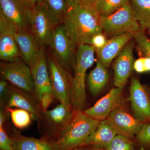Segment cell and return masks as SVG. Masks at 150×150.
I'll return each mask as SVG.
<instances>
[{"label": "cell", "instance_id": "39", "mask_svg": "<svg viewBox=\"0 0 150 150\" xmlns=\"http://www.w3.org/2000/svg\"><path fill=\"white\" fill-rule=\"evenodd\" d=\"M84 150H108L107 149H103L93 146H84Z\"/></svg>", "mask_w": 150, "mask_h": 150}, {"label": "cell", "instance_id": "30", "mask_svg": "<svg viewBox=\"0 0 150 150\" xmlns=\"http://www.w3.org/2000/svg\"><path fill=\"white\" fill-rule=\"evenodd\" d=\"M134 69L137 73L150 72V59L147 57H142L135 60Z\"/></svg>", "mask_w": 150, "mask_h": 150}, {"label": "cell", "instance_id": "15", "mask_svg": "<svg viewBox=\"0 0 150 150\" xmlns=\"http://www.w3.org/2000/svg\"><path fill=\"white\" fill-rule=\"evenodd\" d=\"M134 44L135 40H130L112 63L114 85L116 87H124L134 70L135 60L133 54Z\"/></svg>", "mask_w": 150, "mask_h": 150}, {"label": "cell", "instance_id": "8", "mask_svg": "<svg viewBox=\"0 0 150 150\" xmlns=\"http://www.w3.org/2000/svg\"><path fill=\"white\" fill-rule=\"evenodd\" d=\"M48 46H50L52 55L59 64L67 70L75 62V44L67 32L64 23L56 27Z\"/></svg>", "mask_w": 150, "mask_h": 150}, {"label": "cell", "instance_id": "3", "mask_svg": "<svg viewBox=\"0 0 150 150\" xmlns=\"http://www.w3.org/2000/svg\"><path fill=\"white\" fill-rule=\"evenodd\" d=\"M95 52L93 46L86 44L79 45L76 51L72 88V106L75 111L82 110L85 103L86 73L95 62Z\"/></svg>", "mask_w": 150, "mask_h": 150}, {"label": "cell", "instance_id": "24", "mask_svg": "<svg viewBox=\"0 0 150 150\" xmlns=\"http://www.w3.org/2000/svg\"><path fill=\"white\" fill-rule=\"evenodd\" d=\"M56 25L64 23L69 7L66 0H41Z\"/></svg>", "mask_w": 150, "mask_h": 150}, {"label": "cell", "instance_id": "13", "mask_svg": "<svg viewBox=\"0 0 150 150\" xmlns=\"http://www.w3.org/2000/svg\"><path fill=\"white\" fill-rule=\"evenodd\" d=\"M0 11L17 30H30L33 10L24 0H0Z\"/></svg>", "mask_w": 150, "mask_h": 150}, {"label": "cell", "instance_id": "21", "mask_svg": "<svg viewBox=\"0 0 150 150\" xmlns=\"http://www.w3.org/2000/svg\"><path fill=\"white\" fill-rule=\"evenodd\" d=\"M118 135L106 119L100 121L96 130L84 143L83 146H93L107 149L112 140Z\"/></svg>", "mask_w": 150, "mask_h": 150}, {"label": "cell", "instance_id": "37", "mask_svg": "<svg viewBox=\"0 0 150 150\" xmlns=\"http://www.w3.org/2000/svg\"><path fill=\"white\" fill-rule=\"evenodd\" d=\"M24 1L32 9L34 8L38 3L41 2V0H24Z\"/></svg>", "mask_w": 150, "mask_h": 150}, {"label": "cell", "instance_id": "32", "mask_svg": "<svg viewBox=\"0 0 150 150\" xmlns=\"http://www.w3.org/2000/svg\"><path fill=\"white\" fill-rule=\"evenodd\" d=\"M55 98L52 92H45L41 94L39 102L42 110H47Z\"/></svg>", "mask_w": 150, "mask_h": 150}, {"label": "cell", "instance_id": "27", "mask_svg": "<svg viewBox=\"0 0 150 150\" xmlns=\"http://www.w3.org/2000/svg\"><path fill=\"white\" fill-rule=\"evenodd\" d=\"M108 150H137L135 139L122 135L115 136L107 149Z\"/></svg>", "mask_w": 150, "mask_h": 150}, {"label": "cell", "instance_id": "36", "mask_svg": "<svg viewBox=\"0 0 150 150\" xmlns=\"http://www.w3.org/2000/svg\"><path fill=\"white\" fill-rule=\"evenodd\" d=\"M96 0H79L80 5L86 7H93Z\"/></svg>", "mask_w": 150, "mask_h": 150}, {"label": "cell", "instance_id": "35", "mask_svg": "<svg viewBox=\"0 0 150 150\" xmlns=\"http://www.w3.org/2000/svg\"><path fill=\"white\" fill-rule=\"evenodd\" d=\"M9 83L5 80H1L0 81V97L2 96L7 88Z\"/></svg>", "mask_w": 150, "mask_h": 150}, {"label": "cell", "instance_id": "22", "mask_svg": "<svg viewBox=\"0 0 150 150\" xmlns=\"http://www.w3.org/2000/svg\"><path fill=\"white\" fill-rule=\"evenodd\" d=\"M108 79L107 69L98 61L96 67L90 72L87 77L88 85L92 94H98L104 88Z\"/></svg>", "mask_w": 150, "mask_h": 150}, {"label": "cell", "instance_id": "38", "mask_svg": "<svg viewBox=\"0 0 150 150\" xmlns=\"http://www.w3.org/2000/svg\"><path fill=\"white\" fill-rule=\"evenodd\" d=\"M69 8H73L77 6L80 5L79 0H66Z\"/></svg>", "mask_w": 150, "mask_h": 150}, {"label": "cell", "instance_id": "41", "mask_svg": "<svg viewBox=\"0 0 150 150\" xmlns=\"http://www.w3.org/2000/svg\"><path fill=\"white\" fill-rule=\"evenodd\" d=\"M148 31H149V34H150V28L148 30Z\"/></svg>", "mask_w": 150, "mask_h": 150}, {"label": "cell", "instance_id": "14", "mask_svg": "<svg viewBox=\"0 0 150 150\" xmlns=\"http://www.w3.org/2000/svg\"><path fill=\"white\" fill-rule=\"evenodd\" d=\"M106 120L117 134L133 139L145 123L131 115L122 106L113 110Z\"/></svg>", "mask_w": 150, "mask_h": 150}, {"label": "cell", "instance_id": "28", "mask_svg": "<svg viewBox=\"0 0 150 150\" xmlns=\"http://www.w3.org/2000/svg\"><path fill=\"white\" fill-rule=\"evenodd\" d=\"M137 149L150 150V122L145 123L135 137Z\"/></svg>", "mask_w": 150, "mask_h": 150}, {"label": "cell", "instance_id": "26", "mask_svg": "<svg viewBox=\"0 0 150 150\" xmlns=\"http://www.w3.org/2000/svg\"><path fill=\"white\" fill-rule=\"evenodd\" d=\"M10 115L12 122L17 129H23L28 127L31 123L32 116L27 110L21 108H5Z\"/></svg>", "mask_w": 150, "mask_h": 150}, {"label": "cell", "instance_id": "29", "mask_svg": "<svg viewBox=\"0 0 150 150\" xmlns=\"http://www.w3.org/2000/svg\"><path fill=\"white\" fill-rule=\"evenodd\" d=\"M144 32L140 30L134 33V38L141 55L150 59V40L145 35Z\"/></svg>", "mask_w": 150, "mask_h": 150}, {"label": "cell", "instance_id": "31", "mask_svg": "<svg viewBox=\"0 0 150 150\" xmlns=\"http://www.w3.org/2000/svg\"><path fill=\"white\" fill-rule=\"evenodd\" d=\"M0 149L13 150L12 140L8 137L4 127L0 128Z\"/></svg>", "mask_w": 150, "mask_h": 150}, {"label": "cell", "instance_id": "12", "mask_svg": "<svg viewBox=\"0 0 150 150\" xmlns=\"http://www.w3.org/2000/svg\"><path fill=\"white\" fill-rule=\"evenodd\" d=\"M127 100L131 103L135 118L144 123L150 122V91L137 78L131 79Z\"/></svg>", "mask_w": 150, "mask_h": 150}, {"label": "cell", "instance_id": "4", "mask_svg": "<svg viewBox=\"0 0 150 150\" xmlns=\"http://www.w3.org/2000/svg\"><path fill=\"white\" fill-rule=\"evenodd\" d=\"M99 23L103 33L110 38L127 33L134 34L141 30L134 18L129 1L112 14L100 17Z\"/></svg>", "mask_w": 150, "mask_h": 150}, {"label": "cell", "instance_id": "11", "mask_svg": "<svg viewBox=\"0 0 150 150\" xmlns=\"http://www.w3.org/2000/svg\"><path fill=\"white\" fill-rule=\"evenodd\" d=\"M17 29L13 23L0 11V58L11 62L21 58L19 49L16 40Z\"/></svg>", "mask_w": 150, "mask_h": 150}, {"label": "cell", "instance_id": "5", "mask_svg": "<svg viewBox=\"0 0 150 150\" xmlns=\"http://www.w3.org/2000/svg\"><path fill=\"white\" fill-rule=\"evenodd\" d=\"M49 78L51 91L61 104L72 106V79L69 70L60 64L53 55H47Z\"/></svg>", "mask_w": 150, "mask_h": 150}, {"label": "cell", "instance_id": "40", "mask_svg": "<svg viewBox=\"0 0 150 150\" xmlns=\"http://www.w3.org/2000/svg\"><path fill=\"white\" fill-rule=\"evenodd\" d=\"M72 150H84L83 146L78 147L75 148Z\"/></svg>", "mask_w": 150, "mask_h": 150}, {"label": "cell", "instance_id": "9", "mask_svg": "<svg viewBox=\"0 0 150 150\" xmlns=\"http://www.w3.org/2000/svg\"><path fill=\"white\" fill-rule=\"evenodd\" d=\"M0 71L3 79L35 97L30 68L21 58L14 62L1 63Z\"/></svg>", "mask_w": 150, "mask_h": 150}, {"label": "cell", "instance_id": "20", "mask_svg": "<svg viewBox=\"0 0 150 150\" xmlns=\"http://www.w3.org/2000/svg\"><path fill=\"white\" fill-rule=\"evenodd\" d=\"M10 137L13 150H58L56 142L43 137L36 139L25 137L15 129Z\"/></svg>", "mask_w": 150, "mask_h": 150}, {"label": "cell", "instance_id": "10", "mask_svg": "<svg viewBox=\"0 0 150 150\" xmlns=\"http://www.w3.org/2000/svg\"><path fill=\"white\" fill-rule=\"evenodd\" d=\"M56 27L45 6L38 3L33 10L30 31L40 47L48 46Z\"/></svg>", "mask_w": 150, "mask_h": 150}, {"label": "cell", "instance_id": "2", "mask_svg": "<svg viewBox=\"0 0 150 150\" xmlns=\"http://www.w3.org/2000/svg\"><path fill=\"white\" fill-rule=\"evenodd\" d=\"M100 121L86 115L82 110L76 111L71 121L56 142L58 150H72L83 146L96 130Z\"/></svg>", "mask_w": 150, "mask_h": 150}, {"label": "cell", "instance_id": "17", "mask_svg": "<svg viewBox=\"0 0 150 150\" xmlns=\"http://www.w3.org/2000/svg\"><path fill=\"white\" fill-rule=\"evenodd\" d=\"M29 67L34 82L35 97L39 102L43 93L52 92L44 47L41 48L37 58Z\"/></svg>", "mask_w": 150, "mask_h": 150}, {"label": "cell", "instance_id": "18", "mask_svg": "<svg viewBox=\"0 0 150 150\" xmlns=\"http://www.w3.org/2000/svg\"><path fill=\"white\" fill-rule=\"evenodd\" d=\"M134 38V34L127 33L109 38L103 48L95 49L98 62L106 69L108 68L123 48Z\"/></svg>", "mask_w": 150, "mask_h": 150}, {"label": "cell", "instance_id": "25", "mask_svg": "<svg viewBox=\"0 0 150 150\" xmlns=\"http://www.w3.org/2000/svg\"><path fill=\"white\" fill-rule=\"evenodd\" d=\"M129 0H96L93 8L100 17L108 16L115 13Z\"/></svg>", "mask_w": 150, "mask_h": 150}, {"label": "cell", "instance_id": "33", "mask_svg": "<svg viewBox=\"0 0 150 150\" xmlns=\"http://www.w3.org/2000/svg\"><path fill=\"white\" fill-rule=\"evenodd\" d=\"M107 39L103 33L96 34L92 38L90 45L93 46L95 49L103 48L106 43Z\"/></svg>", "mask_w": 150, "mask_h": 150}, {"label": "cell", "instance_id": "7", "mask_svg": "<svg viewBox=\"0 0 150 150\" xmlns=\"http://www.w3.org/2000/svg\"><path fill=\"white\" fill-rule=\"evenodd\" d=\"M1 106L5 108L17 107L30 113L33 119L39 122L43 117L40 103L31 94L9 83L7 88L1 97Z\"/></svg>", "mask_w": 150, "mask_h": 150}, {"label": "cell", "instance_id": "16", "mask_svg": "<svg viewBox=\"0 0 150 150\" xmlns=\"http://www.w3.org/2000/svg\"><path fill=\"white\" fill-rule=\"evenodd\" d=\"M123 87L112 89L92 107L83 112L86 115L99 121L106 119L110 113L123 105L122 91Z\"/></svg>", "mask_w": 150, "mask_h": 150}, {"label": "cell", "instance_id": "6", "mask_svg": "<svg viewBox=\"0 0 150 150\" xmlns=\"http://www.w3.org/2000/svg\"><path fill=\"white\" fill-rule=\"evenodd\" d=\"M72 107L60 104L51 110H43V117L38 123L42 126L43 138L56 142L62 131L69 123L74 115Z\"/></svg>", "mask_w": 150, "mask_h": 150}, {"label": "cell", "instance_id": "1", "mask_svg": "<svg viewBox=\"0 0 150 150\" xmlns=\"http://www.w3.org/2000/svg\"><path fill=\"white\" fill-rule=\"evenodd\" d=\"M99 18L93 7L80 5L69 8L63 23L76 46L81 44L90 45L94 35L103 33Z\"/></svg>", "mask_w": 150, "mask_h": 150}, {"label": "cell", "instance_id": "34", "mask_svg": "<svg viewBox=\"0 0 150 150\" xmlns=\"http://www.w3.org/2000/svg\"><path fill=\"white\" fill-rule=\"evenodd\" d=\"M6 110L5 108L1 106L0 109V128L4 127V124L5 122L6 116Z\"/></svg>", "mask_w": 150, "mask_h": 150}, {"label": "cell", "instance_id": "19", "mask_svg": "<svg viewBox=\"0 0 150 150\" xmlns=\"http://www.w3.org/2000/svg\"><path fill=\"white\" fill-rule=\"evenodd\" d=\"M15 36L21 58L29 66L37 58L42 48L39 46L30 30H17Z\"/></svg>", "mask_w": 150, "mask_h": 150}, {"label": "cell", "instance_id": "23", "mask_svg": "<svg viewBox=\"0 0 150 150\" xmlns=\"http://www.w3.org/2000/svg\"><path fill=\"white\" fill-rule=\"evenodd\" d=\"M129 4L140 29L150 28V0H129Z\"/></svg>", "mask_w": 150, "mask_h": 150}]
</instances>
